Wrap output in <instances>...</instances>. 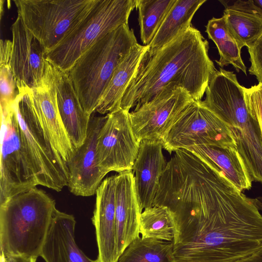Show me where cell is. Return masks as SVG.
Returning <instances> with one entry per match:
<instances>
[{
	"label": "cell",
	"mask_w": 262,
	"mask_h": 262,
	"mask_svg": "<svg viewBox=\"0 0 262 262\" xmlns=\"http://www.w3.org/2000/svg\"><path fill=\"white\" fill-rule=\"evenodd\" d=\"M0 205L38 185L21 144L19 127L12 104L1 105Z\"/></svg>",
	"instance_id": "9"
},
{
	"label": "cell",
	"mask_w": 262,
	"mask_h": 262,
	"mask_svg": "<svg viewBox=\"0 0 262 262\" xmlns=\"http://www.w3.org/2000/svg\"><path fill=\"white\" fill-rule=\"evenodd\" d=\"M138 43L134 30L123 25L92 45L68 72L89 116L96 112L116 68Z\"/></svg>",
	"instance_id": "4"
},
{
	"label": "cell",
	"mask_w": 262,
	"mask_h": 262,
	"mask_svg": "<svg viewBox=\"0 0 262 262\" xmlns=\"http://www.w3.org/2000/svg\"><path fill=\"white\" fill-rule=\"evenodd\" d=\"M251 66L250 74L254 75L258 83L262 82V36L254 44L248 48Z\"/></svg>",
	"instance_id": "31"
},
{
	"label": "cell",
	"mask_w": 262,
	"mask_h": 262,
	"mask_svg": "<svg viewBox=\"0 0 262 262\" xmlns=\"http://www.w3.org/2000/svg\"><path fill=\"white\" fill-rule=\"evenodd\" d=\"M192 100L184 89L169 85L152 100L129 112L138 141L149 140L163 143L180 114Z\"/></svg>",
	"instance_id": "12"
},
{
	"label": "cell",
	"mask_w": 262,
	"mask_h": 262,
	"mask_svg": "<svg viewBox=\"0 0 262 262\" xmlns=\"http://www.w3.org/2000/svg\"><path fill=\"white\" fill-rule=\"evenodd\" d=\"M252 201L257 209L262 211V196H258L252 199Z\"/></svg>",
	"instance_id": "35"
},
{
	"label": "cell",
	"mask_w": 262,
	"mask_h": 262,
	"mask_svg": "<svg viewBox=\"0 0 262 262\" xmlns=\"http://www.w3.org/2000/svg\"><path fill=\"white\" fill-rule=\"evenodd\" d=\"M12 48L10 67L18 92L38 87L46 67V50L39 40L26 28L19 15L11 27Z\"/></svg>",
	"instance_id": "13"
},
{
	"label": "cell",
	"mask_w": 262,
	"mask_h": 262,
	"mask_svg": "<svg viewBox=\"0 0 262 262\" xmlns=\"http://www.w3.org/2000/svg\"><path fill=\"white\" fill-rule=\"evenodd\" d=\"M160 141L140 142L133 166L135 185L141 210L153 206L161 178L166 166Z\"/></svg>",
	"instance_id": "17"
},
{
	"label": "cell",
	"mask_w": 262,
	"mask_h": 262,
	"mask_svg": "<svg viewBox=\"0 0 262 262\" xmlns=\"http://www.w3.org/2000/svg\"><path fill=\"white\" fill-rule=\"evenodd\" d=\"M56 209L55 201L36 187L0 205L1 252L37 258Z\"/></svg>",
	"instance_id": "3"
},
{
	"label": "cell",
	"mask_w": 262,
	"mask_h": 262,
	"mask_svg": "<svg viewBox=\"0 0 262 262\" xmlns=\"http://www.w3.org/2000/svg\"><path fill=\"white\" fill-rule=\"evenodd\" d=\"M54 68V65L46 59L42 82L38 87L31 90L30 93L34 111L53 148L68 164L75 151L59 113Z\"/></svg>",
	"instance_id": "14"
},
{
	"label": "cell",
	"mask_w": 262,
	"mask_h": 262,
	"mask_svg": "<svg viewBox=\"0 0 262 262\" xmlns=\"http://www.w3.org/2000/svg\"><path fill=\"white\" fill-rule=\"evenodd\" d=\"M206 0H176L145 51L152 54L191 27V20Z\"/></svg>",
	"instance_id": "24"
},
{
	"label": "cell",
	"mask_w": 262,
	"mask_h": 262,
	"mask_svg": "<svg viewBox=\"0 0 262 262\" xmlns=\"http://www.w3.org/2000/svg\"><path fill=\"white\" fill-rule=\"evenodd\" d=\"M209 110L229 128L252 181L262 184V132L238 90L223 94Z\"/></svg>",
	"instance_id": "8"
},
{
	"label": "cell",
	"mask_w": 262,
	"mask_h": 262,
	"mask_svg": "<svg viewBox=\"0 0 262 262\" xmlns=\"http://www.w3.org/2000/svg\"><path fill=\"white\" fill-rule=\"evenodd\" d=\"M173 249L172 242L139 236L126 247L118 262H175Z\"/></svg>",
	"instance_id": "26"
},
{
	"label": "cell",
	"mask_w": 262,
	"mask_h": 262,
	"mask_svg": "<svg viewBox=\"0 0 262 262\" xmlns=\"http://www.w3.org/2000/svg\"><path fill=\"white\" fill-rule=\"evenodd\" d=\"M254 3L262 9V0L253 1Z\"/></svg>",
	"instance_id": "37"
},
{
	"label": "cell",
	"mask_w": 262,
	"mask_h": 262,
	"mask_svg": "<svg viewBox=\"0 0 262 262\" xmlns=\"http://www.w3.org/2000/svg\"><path fill=\"white\" fill-rule=\"evenodd\" d=\"M173 215L175 262H238L262 247V215L223 176L205 208Z\"/></svg>",
	"instance_id": "1"
},
{
	"label": "cell",
	"mask_w": 262,
	"mask_h": 262,
	"mask_svg": "<svg viewBox=\"0 0 262 262\" xmlns=\"http://www.w3.org/2000/svg\"><path fill=\"white\" fill-rule=\"evenodd\" d=\"M238 262H262V247L255 252Z\"/></svg>",
	"instance_id": "33"
},
{
	"label": "cell",
	"mask_w": 262,
	"mask_h": 262,
	"mask_svg": "<svg viewBox=\"0 0 262 262\" xmlns=\"http://www.w3.org/2000/svg\"><path fill=\"white\" fill-rule=\"evenodd\" d=\"M185 149L196 155L239 190L251 188L252 181L236 146L202 145Z\"/></svg>",
	"instance_id": "21"
},
{
	"label": "cell",
	"mask_w": 262,
	"mask_h": 262,
	"mask_svg": "<svg viewBox=\"0 0 262 262\" xmlns=\"http://www.w3.org/2000/svg\"><path fill=\"white\" fill-rule=\"evenodd\" d=\"M30 91L18 92L12 104L19 124L21 144L38 185L60 191L68 186V167L54 151L46 135L33 108Z\"/></svg>",
	"instance_id": "6"
},
{
	"label": "cell",
	"mask_w": 262,
	"mask_h": 262,
	"mask_svg": "<svg viewBox=\"0 0 262 262\" xmlns=\"http://www.w3.org/2000/svg\"><path fill=\"white\" fill-rule=\"evenodd\" d=\"M116 175L104 179L96 191L92 217L98 247L97 262H118L116 221Z\"/></svg>",
	"instance_id": "16"
},
{
	"label": "cell",
	"mask_w": 262,
	"mask_h": 262,
	"mask_svg": "<svg viewBox=\"0 0 262 262\" xmlns=\"http://www.w3.org/2000/svg\"><path fill=\"white\" fill-rule=\"evenodd\" d=\"M12 48V41L8 39L1 40L0 65H10Z\"/></svg>",
	"instance_id": "32"
},
{
	"label": "cell",
	"mask_w": 262,
	"mask_h": 262,
	"mask_svg": "<svg viewBox=\"0 0 262 262\" xmlns=\"http://www.w3.org/2000/svg\"><path fill=\"white\" fill-rule=\"evenodd\" d=\"M176 0H136L141 40L151 42Z\"/></svg>",
	"instance_id": "28"
},
{
	"label": "cell",
	"mask_w": 262,
	"mask_h": 262,
	"mask_svg": "<svg viewBox=\"0 0 262 262\" xmlns=\"http://www.w3.org/2000/svg\"><path fill=\"white\" fill-rule=\"evenodd\" d=\"M208 50V41L191 26L158 51L145 52L123 94L121 108L137 110L169 85L201 100L216 71Z\"/></svg>",
	"instance_id": "2"
},
{
	"label": "cell",
	"mask_w": 262,
	"mask_h": 262,
	"mask_svg": "<svg viewBox=\"0 0 262 262\" xmlns=\"http://www.w3.org/2000/svg\"><path fill=\"white\" fill-rule=\"evenodd\" d=\"M0 262H7L6 257L2 252H1Z\"/></svg>",
	"instance_id": "36"
},
{
	"label": "cell",
	"mask_w": 262,
	"mask_h": 262,
	"mask_svg": "<svg viewBox=\"0 0 262 262\" xmlns=\"http://www.w3.org/2000/svg\"><path fill=\"white\" fill-rule=\"evenodd\" d=\"M243 89L248 110L258 123L262 132V82L250 88L243 86Z\"/></svg>",
	"instance_id": "30"
},
{
	"label": "cell",
	"mask_w": 262,
	"mask_h": 262,
	"mask_svg": "<svg viewBox=\"0 0 262 262\" xmlns=\"http://www.w3.org/2000/svg\"><path fill=\"white\" fill-rule=\"evenodd\" d=\"M136 0H97L79 23L51 51L46 59L69 72L92 45L123 25H128Z\"/></svg>",
	"instance_id": "5"
},
{
	"label": "cell",
	"mask_w": 262,
	"mask_h": 262,
	"mask_svg": "<svg viewBox=\"0 0 262 262\" xmlns=\"http://www.w3.org/2000/svg\"><path fill=\"white\" fill-rule=\"evenodd\" d=\"M140 234L143 238L173 242L176 235L174 217L166 206H153L141 214Z\"/></svg>",
	"instance_id": "27"
},
{
	"label": "cell",
	"mask_w": 262,
	"mask_h": 262,
	"mask_svg": "<svg viewBox=\"0 0 262 262\" xmlns=\"http://www.w3.org/2000/svg\"><path fill=\"white\" fill-rule=\"evenodd\" d=\"M97 0H14L26 28L46 53L79 23Z\"/></svg>",
	"instance_id": "7"
},
{
	"label": "cell",
	"mask_w": 262,
	"mask_h": 262,
	"mask_svg": "<svg viewBox=\"0 0 262 262\" xmlns=\"http://www.w3.org/2000/svg\"><path fill=\"white\" fill-rule=\"evenodd\" d=\"M1 105H9L15 100L18 91L10 65H1Z\"/></svg>",
	"instance_id": "29"
},
{
	"label": "cell",
	"mask_w": 262,
	"mask_h": 262,
	"mask_svg": "<svg viewBox=\"0 0 262 262\" xmlns=\"http://www.w3.org/2000/svg\"><path fill=\"white\" fill-rule=\"evenodd\" d=\"M205 27L208 38L215 43L219 51L220 58L215 60L217 64L221 67L231 64L238 72L241 70L247 75V68L241 57L244 46L230 30L225 15L212 17Z\"/></svg>",
	"instance_id": "25"
},
{
	"label": "cell",
	"mask_w": 262,
	"mask_h": 262,
	"mask_svg": "<svg viewBox=\"0 0 262 262\" xmlns=\"http://www.w3.org/2000/svg\"><path fill=\"white\" fill-rule=\"evenodd\" d=\"M54 80L59 113L75 151L86 138L91 116L83 110L68 72L54 65Z\"/></svg>",
	"instance_id": "19"
},
{
	"label": "cell",
	"mask_w": 262,
	"mask_h": 262,
	"mask_svg": "<svg viewBox=\"0 0 262 262\" xmlns=\"http://www.w3.org/2000/svg\"><path fill=\"white\" fill-rule=\"evenodd\" d=\"M106 115L97 138V166L104 176L113 171L132 170L140 143L132 126L129 112L120 108Z\"/></svg>",
	"instance_id": "11"
},
{
	"label": "cell",
	"mask_w": 262,
	"mask_h": 262,
	"mask_svg": "<svg viewBox=\"0 0 262 262\" xmlns=\"http://www.w3.org/2000/svg\"><path fill=\"white\" fill-rule=\"evenodd\" d=\"M116 175V221L119 258L126 247L139 237L142 211L132 170Z\"/></svg>",
	"instance_id": "18"
},
{
	"label": "cell",
	"mask_w": 262,
	"mask_h": 262,
	"mask_svg": "<svg viewBox=\"0 0 262 262\" xmlns=\"http://www.w3.org/2000/svg\"><path fill=\"white\" fill-rule=\"evenodd\" d=\"M74 216L56 209L40 256L46 262H97L76 244Z\"/></svg>",
	"instance_id": "20"
},
{
	"label": "cell",
	"mask_w": 262,
	"mask_h": 262,
	"mask_svg": "<svg viewBox=\"0 0 262 262\" xmlns=\"http://www.w3.org/2000/svg\"><path fill=\"white\" fill-rule=\"evenodd\" d=\"M199 101L186 106L164 140L163 148L169 153L196 146H236L228 126Z\"/></svg>",
	"instance_id": "10"
},
{
	"label": "cell",
	"mask_w": 262,
	"mask_h": 262,
	"mask_svg": "<svg viewBox=\"0 0 262 262\" xmlns=\"http://www.w3.org/2000/svg\"><path fill=\"white\" fill-rule=\"evenodd\" d=\"M7 262H36L37 258L19 255L6 256Z\"/></svg>",
	"instance_id": "34"
},
{
	"label": "cell",
	"mask_w": 262,
	"mask_h": 262,
	"mask_svg": "<svg viewBox=\"0 0 262 262\" xmlns=\"http://www.w3.org/2000/svg\"><path fill=\"white\" fill-rule=\"evenodd\" d=\"M106 118V115L97 116L93 113L91 116L86 138L67 164L69 173L68 186L75 195H93L105 176L97 166L96 152L97 138Z\"/></svg>",
	"instance_id": "15"
},
{
	"label": "cell",
	"mask_w": 262,
	"mask_h": 262,
	"mask_svg": "<svg viewBox=\"0 0 262 262\" xmlns=\"http://www.w3.org/2000/svg\"><path fill=\"white\" fill-rule=\"evenodd\" d=\"M147 48V46L139 43L132 48L115 70L101 97L96 112L104 115L121 108L123 94Z\"/></svg>",
	"instance_id": "22"
},
{
	"label": "cell",
	"mask_w": 262,
	"mask_h": 262,
	"mask_svg": "<svg viewBox=\"0 0 262 262\" xmlns=\"http://www.w3.org/2000/svg\"><path fill=\"white\" fill-rule=\"evenodd\" d=\"M224 15L236 39L249 48L262 36V9L253 1L237 0L226 5Z\"/></svg>",
	"instance_id": "23"
}]
</instances>
